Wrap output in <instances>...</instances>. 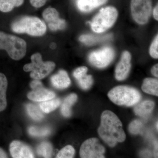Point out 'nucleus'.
I'll list each match as a JSON object with an SVG mask.
<instances>
[{"label":"nucleus","instance_id":"obj_1","mask_svg":"<svg viewBox=\"0 0 158 158\" xmlns=\"http://www.w3.org/2000/svg\"><path fill=\"white\" fill-rule=\"evenodd\" d=\"M98 131L101 138L111 147H114L118 142H123L126 139L121 121L110 110H106L102 113L101 124Z\"/></svg>","mask_w":158,"mask_h":158},{"label":"nucleus","instance_id":"obj_2","mask_svg":"<svg viewBox=\"0 0 158 158\" xmlns=\"http://www.w3.org/2000/svg\"><path fill=\"white\" fill-rule=\"evenodd\" d=\"M11 29L19 34L26 33L31 36H41L46 33L47 27L45 23L38 18L25 16L13 23Z\"/></svg>","mask_w":158,"mask_h":158},{"label":"nucleus","instance_id":"obj_3","mask_svg":"<svg viewBox=\"0 0 158 158\" xmlns=\"http://www.w3.org/2000/svg\"><path fill=\"white\" fill-rule=\"evenodd\" d=\"M0 49L7 51L13 60H19L26 55L27 43L22 38L0 31Z\"/></svg>","mask_w":158,"mask_h":158},{"label":"nucleus","instance_id":"obj_4","mask_svg":"<svg viewBox=\"0 0 158 158\" xmlns=\"http://www.w3.org/2000/svg\"><path fill=\"white\" fill-rule=\"evenodd\" d=\"M108 96L110 100L119 106H131L140 101L141 94L135 88L119 86L109 91Z\"/></svg>","mask_w":158,"mask_h":158},{"label":"nucleus","instance_id":"obj_5","mask_svg":"<svg viewBox=\"0 0 158 158\" xmlns=\"http://www.w3.org/2000/svg\"><path fill=\"white\" fill-rule=\"evenodd\" d=\"M31 62L24 66V71L31 72L30 76L33 79L41 80L44 78L54 70L56 64L51 61L44 62L40 54L35 53L31 57Z\"/></svg>","mask_w":158,"mask_h":158},{"label":"nucleus","instance_id":"obj_6","mask_svg":"<svg viewBox=\"0 0 158 158\" xmlns=\"http://www.w3.org/2000/svg\"><path fill=\"white\" fill-rule=\"evenodd\" d=\"M118 17L116 8L109 6L100 10L91 23V29L94 32L102 33L112 27Z\"/></svg>","mask_w":158,"mask_h":158},{"label":"nucleus","instance_id":"obj_7","mask_svg":"<svg viewBox=\"0 0 158 158\" xmlns=\"http://www.w3.org/2000/svg\"><path fill=\"white\" fill-rule=\"evenodd\" d=\"M131 12L133 19L139 24L143 25L148 22L152 11V0H131Z\"/></svg>","mask_w":158,"mask_h":158},{"label":"nucleus","instance_id":"obj_8","mask_svg":"<svg viewBox=\"0 0 158 158\" xmlns=\"http://www.w3.org/2000/svg\"><path fill=\"white\" fill-rule=\"evenodd\" d=\"M105 147L100 143L98 139L90 138L82 144L80 155L83 158H105Z\"/></svg>","mask_w":158,"mask_h":158},{"label":"nucleus","instance_id":"obj_9","mask_svg":"<svg viewBox=\"0 0 158 158\" xmlns=\"http://www.w3.org/2000/svg\"><path fill=\"white\" fill-rule=\"evenodd\" d=\"M115 55V51L112 48L106 47L91 52L89 56V62L98 68H105L113 61Z\"/></svg>","mask_w":158,"mask_h":158},{"label":"nucleus","instance_id":"obj_10","mask_svg":"<svg viewBox=\"0 0 158 158\" xmlns=\"http://www.w3.org/2000/svg\"><path fill=\"white\" fill-rule=\"evenodd\" d=\"M42 16L51 31H56L65 28V20L59 18V12L54 8L49 7L45 9L43 12Z\"/></svg>","mask_w":158,"mask_h":158},{"label":"nucleus","instance_id":"obj_11","mask_svg":"<svg viewBox=\"0 0 158 158\" xmlns=\"http://www.w3.org/2000/svg\"><path fill=\"white\" fill-rule=\"evenodd\" d=\"M9 151L11 156L14 158H32L34 157L31 148L27 144L19 141L11 142Z\"/></svg>","mask_w":158,"mask_h":158},{"label":"nucleus","instance_id":"obj_12","mask_svg":"<svg viewBox=\"0 0 158 158\" xmlns=\"http://www.w3.org/2000/svg\"><path fill=\"white\" fill-rule=\"evenodd\" d=\"M131 54L125 51L115 69V77L118 81H123L127 77L131 69Z\"/></svg>","mask_w":158,"mask_h":158},{"label":"nucleus","instance_id":"obj_13","mask_svg":"<svg viewBox=\"0 0 158 158\" xmlns=\"http://www.w3.org/2000/svg\"><path fill=\"white\" fill-rule=\"evenodd\" d=\"M27 96L33 101L42 102L55 98L56 94L53 91L43 87L32 90L28 94Z\"/></svg>","mask_w":158,"mask_h":158},{"label":"nucleus","instance_id":"obj_14","mask_svg":"<svg viewBox=\"0 0 158 158\" xmlns=\"http://www.w3.org/2000/svg\"><path fill=\"white\" fill-rule=\"evenodd\" d=\"M51 81L53 87L59 89L67 88L71 84L68 73L64 70H59L58 73L51 77Z\"/></svg>","mask_w":158,"mask_h":158},{"label":"nucleus","instance_id":"obj_15","mask_svg":"<svg viewBox=\"0 0 158 158\" xmlns=\"http://www.w3.org/2000/svg\"><path fill=\"white\" fill-rule=\"evenodd\" d=\"M108 0H77L78 8L83 12H89L105 4Z\"/></svg>","mask_w":158,"mask_h":158},{"label":"nucleus","instance_id":"obj_16","mask_svg":"<svg viewBox=\"0 0 158 158\" xmlns=\"http://www.w3.org/2000/svg\"><path fill=\"white\" fill-rule=\"evenodd\" d=\"M8 81L6 76L0 73V112L4 111L7 106L6 91Z\"/></svg>","mask_w":158,"mask_h":158},{"label":"nucleus","instance_id":"obj_17","mask_svg":"<svg viewBox=\"0 0 158 158\" xmlns=\"http://www.w3.org/2000/svg\"><path fill=\"white\" fill-rule=\"evenodd\" d=\"M155 106V103L152 101H144L136 105L134 108L136 115L140 116H145L149 115L152 112Z\"/></svg>","mask_w":158,"mask_h":158},{"label":"nucleus","instance_id":"obj_18","mask_svg":"<svg viewBox=\"0 0 158 158\" xmlns=\"http://www.w3.org/2000/svg\"><path fill=\"white\" fill-rule=\"evenodd\" d=\"M77 99V96L74 93L71 94L65 98L61 107L62 115L65 117H69L71 115V107Z\"/></svg>","mask_w":158,"mask_h":158},{"label":"nucleus","instance_id":"obj_19","mask_svg":"<svg viewBox=\"0 0 158 158\" xmlns=\"http://www.w3.org/2000/svg\"><path fill=\"white\" fill-rule=\"evenodd\" d=\"M141 89L145 93L158 96L157 79L152 78H147L144 79Z\"/></svg>","mask_w":158,"mask_h":158},{"label":"nucleus","instance_id":"obj_20","mask_svg":"<svg viewBox=\"0 0 158 158\" xmlns=\"http://www.w3.org/2000/svg\"><path fill=\"white\" fill-rule=\"evenodd\" d=\"M61 101L59 98H52L46 101L42 102L40 104V108L43 112L50 113L56 109L60 106Z\"/></svg>","mask_w":158,"mask_h":158},{"label":"nucleus","instance_id":"obj_21","mask_svg":"<svg viewBox=\"0 0 158 158\" xmlns=\"http://www.w3.org/2000/svg\"><path fill=\"white\" fill-rule=\"evenodd\" d=\"M23 2L24 0H0V11L9 12L15 7L22 6Z\"/></svg>","mask_w":158,"mask_h":158},{"label":"nucleus","instance_id":"obj_22","mask_svg":"<svg viewBox=\"0 0 158 158\" xmlns=\"http://www.w3.org/2000/svg\"><path fill=\"white\" fill-rule=\"evenodd\" d=\"M26 110L29 116L35 121H40L43 118L44 116L40 108L32 104L26 105Z\"/></svg>","mask_w":158,"mask_h":158},{"label":"nucleus","instance_id":"obj_23","mask_svg":"<svg viewBox=\"0 0 158 158\" xmlns=\"http://www.w3.org/2000/svg\"><path fill=\"white\" fill-rule=\"evenodd\" d=\"M52 152V146L48 142H42L37 148V154L44 158H51Z\"/></svg>","mask_w":158,"mask_h":158},{"label":"nucleus","instance_id":"obj_24","mask_svg":"<svg viewBox=\"0 0 158 158\" xmlns=\"http://www.w3.org/2000/svg\"><path fill=\"white\" fill-rule=\"evenodd\" d=\"M28 133L33 137H45L50 135L51 130L49 128L47 127L31 126L29 128Z\"/></svg>","mask_w":158,"mask_h":158},{"label":"nucleus","instance_id":"obj_25","mask_svg":"<svg viewBox=\"0 0 158 158\" xmlns=\"http://www.w3.org/2000/svg\"><path fill=\"white\" fill-rule=\"evenodd\" d=\"M78 84L82 89L87 90L92 86L93 79L92 76L86 74L84 76L77 80Z\"/></svg>","mask_w":158,"mask_h":158},{"label":"nucleus","instance_id":"obj_26","mask_svg":"<svg viewBox=\"0 0 158 158\" xmlns=\"http://www.w3.org/2000/svg\"><path fill=\"white\" fill-rule=\"evenodd\" d=\"M75 153L74 148L70 145H67L62 148L57 154L56 158H73Z\"/></svg>","mask_w":158,"mask_h":158},{"label":"nucleus","instance_id":"obj_27","mask_svg":"<svg viewBox=\"0 0 158 158\" xmlns=\"http://www.w3.org/2000/svg\"><path fill=\"white\" fill-rule=\"evenodd\" d=\"M129 131L133 135H138L142 132L143 125L140 120H134L130 123L128 127Z\"/></svg>","mask_w":158,"mask_h":158},{"label":"nucleus","instance_id":"obj_28","mask_svg":"<svg viewBox=\"0 0 158 158\" xmlns=\"http://www.w3.org/2000/svg\"><path fill=\"white\" fill-rule=\"evenodd\" d=\"M158 35L156 36L154 40L149 49V53L150 56L154 59L158 58Z\"/></svg>","mask_w":158,"mask_h":158},{"label":"nucleus","instance_id":"obj_29","mask_svg":"<svg viewBox=\"0 0 158 158\" xmlns=\"http://www.w3.org/2000/svg\"><path fill=\"white\" fill-rule=\"evenodd\" d=\"M88 70V68L85 66L79 67L76 69L73 72V76L77 80H78L86 75Z\"/></svg>","mask_w":158,"mask_h":158},{"label":"nucleus","instance_id":"obj_30","mask_svg":"<svg viewBox=\"0 0 158 158\" xmlns=\"http://www.w3.org/2000/svg\"><path fill=\"white\" fill-rule=\"evenodd\" d=\"M31 5L35 8H40L44 6L47 0H30Z\"/></svg>","mask_w":158,"mask_h":158},{"label":"nucleus","instance_id":"obj_31","mask_svg":"<svg viewBox=\"0 0 158 158\" xmlns=\"http://www.w3.org/2000/svg\"><path fill=\"white\" fill-rule=\"evenodd\" d=\"M30 86L32 90L44 87L42 82L40 81L39 80H35V79H34V80L31 81L30 84Z\"/></svg>","mask_w":158,"mask_h":158},{"label":"nucleus","instance_id":"obj_32","mask_svg":"<svg viewBox=\"0 0 158 158\" xmlns=\"http://www.w3.org/2000/svg\"><path fill=\"white\" fill-rule=\"evenodd\" d=\"M151 72L152 75H153L155 77H158V64H156L151 69Z\"/></svg>","mask_w":158,"mask_h":158},{"label":"nucleus","instance_id":"obj_33","mask_svg":"<svg viewBox=\"0 0 158 158\" xmlns=\"http://www.w3.org/2000/svg\"><path fill=\"white\" fill-rule=\"evenodd\" d=\"M153 16L156 20H158V6L157 5L153 10Z\"/></svg>","mask_w":158,"mask_h":158},{"label":"nucleus","instance_id":"obj_34","mask_svg":"<svg viewBox=\"0 0 158 158\" xmlns=\"http://www.w3.org/2000/svg\"><path fill=\"white\" fill-rule=\"evenodd\" d=\"M8 158L7 154L5 152V151L2 148H0V158Z\"/></svg>","mask_w":158,"mask_h":158},{"label":"nucleus","instance_id":"obj_35","mask_svg":"<svg viewBox=\"0 0 158 158\" xmlns=\"http://www.w3.org/2000/svg\"><path fill=\"white\" fill-rule=\"evenodd\" d=\"M50 48L52 49H55L56 48V44L55 43H52L50 45Z\"/></svg>","mask_w":158,"mask_h":158},{"label":"nucleus","instance_id":"obj_36","mask_svg":"<svg viewBox=\"0 0 158 158\" xmlns=\"http://www.w3.org/2000/svg\"><path fill=\"white\" fill-rule=\"evenodd\" d=\"M158 122H157L156 124V127L157 130H158Z\"/></svg>","mask_w":158,"mask_h":158}]
</instances>
